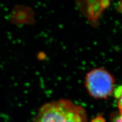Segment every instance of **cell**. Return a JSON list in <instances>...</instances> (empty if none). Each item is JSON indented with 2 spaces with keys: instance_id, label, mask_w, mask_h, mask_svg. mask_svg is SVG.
<instances>
[{
  "instance_id": "obj_1",
  "label": "cell",
  "mask_w": 122,
  "mask_h": 122,
  "mask_svg": "<svg viewBox=\"0 0 122 122\" xmlns=\"http://www.w3.org/2000/svg\"><path fill=\"white\" fill-rule=\"evenodd\" d=\"M85 110L67 100L47 103L40 108L32 122H86Z\"/></svg>"
},
{
  "instance_id": "obj_2",
  "label": "cell",
  "mask_w": 122,
  "mask_h": 122,
  "mask_svg": "<svg viewBox=\"0 0 122 122\" xmlns=\"http://www.w3.org/2000/svg\"><path fill=\"white\" fill-rule=\"evenodd\" d=\"M85 83L88 93L95 98H107L114 91V77L102 68H95L88 72Z\"/></svg>"
},
{
  "instance_id": "obj_3",
  "label": "cell",
  "mask_w": 122,
  "mask_h": 122,
  "mask_svg": "<svg viewBox=\"0 0 122 122\" xmlns=\"http://www.w3.org/2000/svg\"><path fill=\"white\" fill-rule=\"evenodd\" d=\"M114 96L119 110L120 114H122V84L114 89Z\"/></svg>"
},
{
  "instance_id": "obj_4",
  "label": "cell",
  "mask_w": 122,
  "mask_h": 122,
  "mask_svg": "<svg viewBox=\"0 0 122 122\" xmlns=\"http://www.w3.org/2000/svg\"><path fill=\"white\" fill-rule=\"evenodd\" d=\"M113 122H122V114H120L118 117H116Z\"/></svg>"
}]
</instances>
